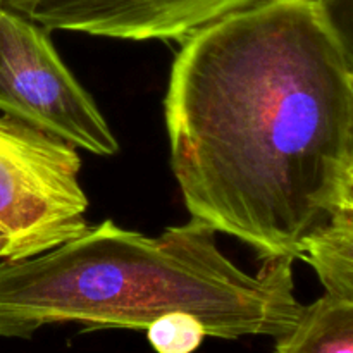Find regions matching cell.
Returning a JSON list of instances; mask_svg holds the SVG:
<instances>
[{
	"mask_svg": "<svg viewBox=\"0 0 353 353\" xmlns=\"http://www.w3.org/2000/svg\"><path fill=\"white\" fill-rule=\"evenodd\" d=\"M352 78L319 0H272L183 41L164 107L192 217L296 261L350 161Z\"/></svg>",
	"mask_w": 353,
	"mask_h": 353,
	"instance_id": "6da1fadb",
	"label": "cell"
},
{
	"mask_svg": "<svg viewBox=\"0 0 353 353\" xmlns=\"http://www.w3.org/2000/svg\"><path fill=\"white\" fill-rule=\"evenodd\" d=\"M199 217L159 236L114 221L21 261H0V338H31L54 324L86 330H147L169 312H186L207 336L279 338L299 321L293 259L238 268Z\"/></svg>",
	"mask_w": 353,
	"mask_h": 353,
	"instance_id": "7a4b0ae2",
	"label": "cell"
},
{
	"mask_svg": "<svg viewBox=\"0 0 353 353\" xmlns=\"http://www.w3.org/2000/svg\"><path fill=\"white\" fill-rule=\"evenodd\" d=\"M72 145L0 116V261H21L81 234L88 196Z\"/></svg>",
	"mask_w": 353,
	"mask_h": 353,
	"instance_id": "3957f363",
	"label": "cell"
},
{
	"mask_svg": "<svg viewBox=\"0 0 353 353\" xmlns=\"http://www.w3.org/2000/svg\"><path fill=\"white\" fill-rule=\"evenodd\" d=\"M0 110L90 154L109 157L119 152L109 123L59 57L48 30L3 7Z\"/></svg>",
	"mask_w": 353,
	"mask_h": 353,
	"instance_id": "277c9868",
	"label": "cell"
},
{
	"mask_svg": "<svg viewBox=\"0 0 353 353\" xmlns=\"http://www.w3.org/2000/svg\"><path fill=\"white\" fill-rule=\"evenodd\" d=\"M272 0H38L28 19L48 31L131 41H183Z\"/></svg>",
	"mask_w": 353,
	"mask_h": 353,
	"instance_id": "5b68a950",
	"label": "cell"
},
{
	"mask_svg": "<svg viewBox=\"0 0 353 353\" xmlns=\"http://www.w3.org/2000/svg\"><path fill=\"white\" fill-rule=\"evenodd\" d=\"M276 353H353V300L324 293L303 305L295 326L276 338Z\"/></svg>",
	"mask_w": 353,
	"mask_h": 353,
	"instance_id": "8992f818",
	"label": "cell"
},
{
	"mask_svg": "<svg viewBox=\"0 0 353 353\" xmlns=\"http://www.w3.org/2000/svg\"><path fill=\"white\" fill-rule=\"evenodd\" d=\"M314 269L326 293L353 300V231L324 224L302 245L300 257Z\"/></svg>",
	"mask_w": 353,
	"mask_h": 353,
	"instance_id": "52a82bcc",
	"label": "cell"
},
{
	"mask_svg": "<svg viewBox=\"0 0 353 353\" xmlns=\"http://www.w3.org/2000/svg\"><path fill=\"white\" fill-rule=\"evenodd\" d=\"M145 331L148 343L157 353H193L207 336L203 324L186 312L164 314Z\"/></svg>",
	"mask_w": 353,
	"mask_h": 353,
	"instance_id": "ba28073f",
	"label": "cell"
},
{
	"mask_svg": "<svg viewBox=\"0 0 353 353\" xmlns=\"http://www.w3.org/2000/svg\"><path fill=\"white\" fill-rule=\"evenodd\" d=\"M353 74V0H319Z\"/></svg>",
	"mask_w": 353,
	"mask_h": 353,
	"instance_id": "9c48e42d",
	"label": "cell"
},
{
	"mask_svg": "<svg viewBox=\"0 0 353 353\" xmlns=\"http://www.w3.org/2000/svg\"><path fill=\"white\" fill-rule=\"evenodd\" d=\"M326 224L353 231V157L348 161Z\"/></svg>",
	"mask_w": 353,
	"mask_h": 353,
	"instance_id": "30bf717a",
	"label": "cell"
},
{
	"mask_svg": "<svg viewBox=\"0 0 353 353\" xmlns=\"http://www.w3.org/2000/svg\"><path fill=\"white\" fill-rule=\"evenodd\" d=\"M353 76V74H352ZM352 88H353V78H352ZM350 157H353V119H352V140H350Z\"/></svg>",
	"mask_w": 353,
	"mask_h": 353,
	"instance_id": "8fae6325",
	"label": "cell"
}]
</instances>
